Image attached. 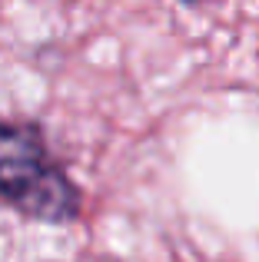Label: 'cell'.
<instances>
[{
	"instance_id": "cell-2",
	"label": "cell",
	"mask_w": 259,
	"mask_h": 262,
	"mask_svg": "<svg viewBox=\"0 0 259 262\" xmlns=\"http://www.w3.org/2000/svg\"><path fill=\"white\" fill-rule=\"evenodd\" d=\"M186 4H193V0H186Z\"/></svg>"
},
{
	"instance_id": "cell-1",
	"label": "cell",
	"mask_w": 259,
	"mask_h": 262,
	"mask_svg": "<svg viewBox=\"0 0 259 262\" xmlns=\"http://www.w3.org/2000/svg\"><path fill=\"white\" fill-rule=\"evenodd\" d=\"M0 203L30 223L70 226L83 216V189L70 179L40 123L0 116Z\"/></svg>"
}]
</instances>
